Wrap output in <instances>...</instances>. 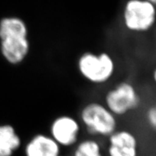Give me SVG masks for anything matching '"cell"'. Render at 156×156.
I'll return each mask as SVG.
<instances>
[{
    "instance_id": "7a4b0ae2",
    "label": "cell",
    "mask_w": 156,
    "mask_h": 156,
    "mask_svg": "<svg viewBox=\"0 0 156 156\" xmlns=\"http://www.w3.org/2000/svg\"><path fill=\"white\" fill-rule=\"evenodd\" d=\"M83 131L87 136L107 139L119 129V119L102 103L91 101L82 107L79 118Z\"/></svg>"
},
{
    "instance_id": "3957f363",
    "label": "cell",
    "mask_w": 156,
    "mask_h": 156,
    "mask_svg": "<svg viewBox=\"0 0 156 156\" xmlns=\"http://www.w3.org/2000/svg\"><path fill=\"white\" fill-rule=\"evenodd\" d=\"M77 67L85 79L96 85L107 83L115 72L114 59L106 52H85L78 58Z\"/></svg>"
},
{
    "instance_id": "30bf717a",
    "label": "cell",
    "mask_w": 156,
    "mask_h": 156,
    "mask_svg": "<svg viewBox=\"0 0 156 156\" xmlns=\"http://www.w3.org/2000/svg\"><path fill=\"white\" fill-rule=\"evenodd\" d=\"M70 156H106V154L100 140L86 136L72 149Z\"/></svg>"
},
{
    "instance_id": "8992f818",
    "label": "cell",
    "mask_w": 156,
    "mask_h": 156,
    "mask_svg": "<svg viewBox=\"0 0 156 156\" xmlns=\"http://www.w3.org/2000/svg\"><path fill=\"white\" fill-rule=\"evenodd\" d=\"M48 134L62 149L72 150L83 137V131L78 119L62 114L51 122Z\"/></svg>"
},
{
    "instance_id": "277c9868",
    "label": "cell",
    "mask_w": 156,
    "mask_h": 156,
    "mask_svg": "<svg viewBox=\"0 0 156 156\" xmlns=\"http://www.w3.org/2000/svg\"><path fill=\"white\" fill-rule=\"evenodd\" d=\"M141 101L140 93L132 83L122 82L107 91L103 104L119 119L136 110Z\"/></svg>"
},
{
    "instance_id": "7c38bea8",
    "label": "cell",
    "mask_w": 156,
    "mask_h": 156,
    "mask_svg": "<svg viewBox=\"0 0 156 156\" xmlns=\"http://www.w3.org/2000/svg\"><path fill=\"white\" fill-rule=\"evenodd\" d=\"M147 1L150 2H151V3H153V4H155V5L156 0H147Z\"/></svg>"
},
{
    "instance_id": "ba28073f",
    "label": "cell",
    "mask_w": 156,
    "mask_h": 156,
    "mask_svg": "<svg viewBox=\"0 0 156 156\" xmlns=\"http://www.w3.org/2000/svg\"><path fill=\"white\" fill-rule=\"evenodd\" d=\"M24 156H61L62 149L48 133L38 132L23 145Z\"/></svg>"
},
{
    "instance_id": "6da1fadb",
    "label": "cell",
    "mask_w": 156,
    "mask_h": 156,
    "mask_svg": "<svg viewBox=\"0 0 156 156\" xmlns=\"http://www.w3.org/2000/svg\"><path fill=\"white\" fill-rule=\"evenodd\" d=\"M30 48L28 28L23 19L6 17L0 20V49L9 63H22L28 55Z\"/></svg>"
},
{
    "instance_id": "9c48e42d",
    "label": "cell",
    "mask_w": 156,
    "mask_h": 156,
    "mask_svg": "<svg viewBox=\"0 0 156 156\" xmlns=\"http://www.w3.org/2000/svg\"><path fill=\"white\" fill-rule=\"evenodd\" d=\"M21 136L11 124H0V156H13L23 147Z\"/></svg>"
},
{
    "instance_id": "4fadbf2b",
    "label": "cell",
    "mask_w": 156,
    "mask_h": 156,
    "mask_svg": "<svg viewBox=\"0 0 156 156\" xmlns=\"http://www.w3.org/2000/svg\"><path fill=\"white\" fill-rule=\"evenodd\" d=\"M61 156H66V155H62Z\"/></svg>"
},
{
    "instance_id": "8fae6325",
    "label": "cell",
    "mask_w": 156,
    "mask_h": 156,
    "mask_svg": "<svg viewBox=\"0 0 156 156\" xmlns=\"http://www.w3.org/2000/svg\"><path fill=\"white\" fill-rule=\"evenodd\" d=\"M145 116L146 122L148 127L154 132L155 131L156 127V108L155 105L151 106L147 109Z\"/></svg>"
},
{
    "instance_id": "5b68a950",
    "label": "cell",
    "mask_w": 156,
    "mask_h": 156,
    "mask_svg": "<svg viewBox=\"0 0 156 156\" xmlns=\"http://www.w3.org/2000/svg\"><path fill=\"white\" fill-rule=\"evenodd\" d=\"M155 5L147 0H128L123 11L126 28L134 33L151 30L155 21Z\"/></svg>"
},
{
    "instance_id": "52a82bcc",
    "label": "cell",
    "mask_w": 156,
    "mask_h": 156,
    "mask_svg": "<svg viewBox=\"0 0 156 156\" xmlns=\"http://www.w3.org/2000/svg\"><path fill=\"white\" fill-rule=\"evenodd\" d=\"M106 156H139L140 142L133 131L119 128L106 139Z\"/></svg>"
}]
</instances>
